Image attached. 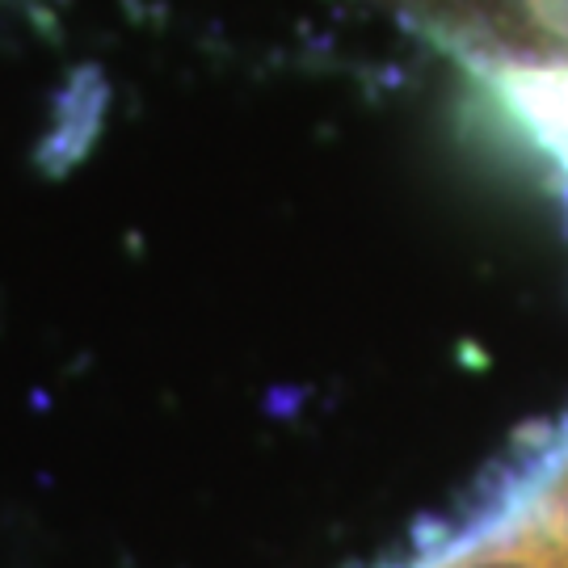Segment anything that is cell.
<instances>
[{
    "instance_id": "cell-1",
    "label": "cell",
    "mask_w": 568,
    "mask_h": 568,
    "mask_svg": "<svg viewBox=\"0 0 568 568\" xmlns=\"http://www.w3.org/2000/svg\"><path fill=\"white\" fill-rule=\"evenodd\" d=\"M464 68H471V77L485 89L497 131H506L518 152L568 194V60L518 55Z\"/></svg>"
}]
</instances>
